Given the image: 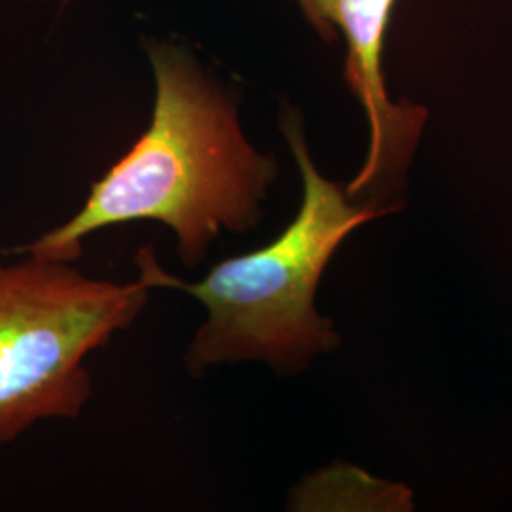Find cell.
Returning a JSON list of instances; mask_svg holds the SVG:
<instances>
[{"label":"cell","mask_w":512,"mask_h":512,"mask_svg":"<svg viewBox=\"0 0 512 512\" xmlns=\"http://www.w3.org/2000/svg\"><path fill=\"white\" fill-rule=\"evenodd\" d=\"M281 129L300 167L304 196L293 222L272 243L222 260L196 283L165 272L152 245L135 255L139 279L148 289L190 294L207 311L184 353V365L194 378L211 366L243 361L294 372L338 348L340 336L332 321L315 308L321 275L349 234L395 211L351 203L340 184L317 171L296 110L283 114Z\"/></svg>","instance_id":"cell-2"},{"label":"cell","mask_w":512,"mask_h":512,"mask_svg":"<svg viewBox=\"0 0 512 512\" xmlns=\"http://www.w3.org/2000/svg\"><path fill=\"white\" fill-rule=\"evenodd\" d=\"M395 0H304L302 10L325 38L338 27L348 44L344 78L363 105L370 126L365 165L349 183V198L376 192L378 184L401 173L418 143L427 112L393 103L385 90L382 54Z\"/></svg>","instance_id":"cell-4"},{"label":"cell","mask_w":512,"mask_h":512,"mask_svg":"<svg viewBox=\"0 0 512 512\" xmlns=\"http://www.w3.org/2000/svg\"><path fill=\"white\" fill-rule=\"evenodd\" d=\"M154 109L147 131L92 184L82 209L14 255L76 262L84 239L154 220L175 236L186 268H198L222 232L247 234L264 217L277 177L274 156L243 135L238 105L177 46L150 44Z\"/></svg>","instance_id":"cell-1"},{"label":"cell","mask_w":512,"mask_h":512,"mask_svg":"<svg viewBox=\"0 0 512 512\" xmlns=\"http://www.w3.org/2000/svg\"><path fill=\"white\" fill-rule=\"evenodd\" d=\"M302 2H304V0H298V4H300V6H302Z\"/></svg>","instance_id":"cell-5"},{"label":"cell","mask_w":512,"mask_h":512,"mask_svg":"<svg viewBox=\"0 0 512 512\" xmlns=\"http://www.w3.org/2000/svg\"><path fill=\"white\" fill-rule=\"evenodd\" d=\"M23 256L0 262V444L82 414L93 389L86 357L129 329L152 291L141 279L114 283Z\"/></svg>","instance_id":"cell-3"}]
</instances>
